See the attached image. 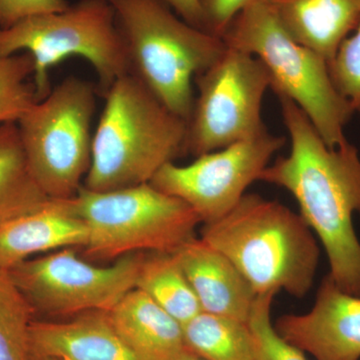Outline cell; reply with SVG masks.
Instances as JSON below:
<instances>
[{
	"label": "cell",
	"instance_id": "obj_1",
	"mask_svg": "<svg viewBox=\"0 0 360 360\" xmlns=\"http://www.w3.org/2000/svg\"><path fill=\"white\" fill-rule=\"evenodd\" d=\"M290 153L265 168L259 181L292 194L300 215L321 239L336 285L360 296V243L352 217L360 214V158L349 141L329 148L292 101L276 96Z\"/></svg>",
	"mask_w": 360,
	"mask_h": 360
},
{
	"label": "cell",
	"instance_id": "obj_2",
	"mask_svg": "<svg viewBox=\"0 0 360 360\" xmlns=\"http://www.w3.org/2000/svg\"><path fill=\"white\" fill-rule=\"evenodd\" d=\"M104 98L85 188L101 193L148 184L163 165L187 153V122L139 77L118 78Z\"/></svg>",
	"mask_w": 360,
	"mask_h": 360
},
{
	"label": "cell",
	"instance_id": "obj_3",
	"mask_svg": "<svg viewBox=\"0 0 360 360\" xmlns=\"http://www.w3.org/2000/svg\"><path fill=\"white\" fill-rule=\"evenodd\" d=\"M201 239L236 265L258 295L309 293L319 260L311 229L276 200L246 193L222 219L203 225Z\"/></svg>",
	"mask_w": 360,
	"mask_h": 360
},
{
	"label": "cell",
	"instance_id": "obj_4",
	"mask_svg": "<svg viewBox=\"0 0 360 360\" xmlns=\"http://www.w3.org/2000/svg\"><path fill=\"white\" fill-rule=\"evenodd\" d=\"M122 32L130 73L188 122L195 77L226 49L224 39L180 18L163 0H108Z\"/></svg>",
	"mask_w": 360,
	"mask_h": 360
},
{
	"label": "cell",
	"instance_id": "obj_5",
	"mask_svg": "<svg viewBox=\"0 0 360 360\" xmlns=\"http://www.w3.org/2000/svg\"><path fill=\"white\" fill-rule=\"evenodd\" d=\"M222 39L227 46L252 54L264 63L269 73L270 89L276 96L292 101L329 148L347 141L345 129L354 112L335 89L328 61L291 39L267 2L240 11Z\"/></svg>",
	"mask_w": 360,
	"mask_h": 360
},
{
	"label": "cell",
	"instance_id": "obj_6",
	"mask_svg": "<svg viewBox=\"0 0 360 360\" xmlns=\"http://www.w3.org/2000/svg\"><path fill=\"white\" fill-rule=\"evenodd\" d=\"M20 51L34 61L33 84L39 101L51 92V68L70 56L92 65L103 96L116 79L130 73L127 46L108 0H79L65 11L37 14L0 30V56Z\"/></svg>",
	"mask_w": 360,
	"mask_h": 360
},
{
	"label": "cell",
	"instance_id": "obj_7",
	"mask_svg": "<svg viewBox=\"0 0 360 360\" xmlns=\"http://www.w3.org/2000/svg\"><path fill=\"white\" fill-rule=\"evenodd\" d=\"M89 231L85 253L113 260L137 252L174 253L195 238L200 217L186 201L150 182L110 191L82 186L66 200Z\"/></svg>",
	"mask_w": 360,
	"mask_h": 360
},
{
	"label": "cell",
	"instance_id": "obj_8",
	"mask_svg": "<svg viewBox=\"0 0 360 360\" xmlns=\"http://www.w3.org/2000/svg\"><path fill=\"white\" fill-rule=\"evenodd\" d=\"M96 87L70 77L18 122L33 176L49 200H70L91 163Z\"/></svg>",
	"mask_w": 360,
	"mask_h": 360
},
{
	"label": "cell",
	"instance_id": "obj_9",
	"mask_svg": "<svg viewBox=\"0 0 360 360\" xmlns=\"http://www.w3.org/2000/svg\"><path fill=\"white\" fill-rule=\"evenodd\" d=\"M198 96L187 122V153L200 156L262 134L269 71L252 54L227 46L221 58L195 77Z\"/></svg>",
	"mask_w": 360,
	"mask_h": 360
},
{
	"label": "cell",
	"instance_id": "obj_10",
	"mask_svg": "<svg viewBox=\"0 0 360 360\" xmlns=\"http://www.w3.org/2000/svg\"><path fill=\"white\" fill-rule=\"evenodd\" d=\"M143 255L131 253L108 266H97L68 248L30 258L8 271L35 314L70 317L110 311L136 288Z\"/></svg>",
	"mask_w": 360,
	"mask_h": 360
},
{
	"label": "cell",
	"instance_id": "obj_11",
	"mask_svg": "<svg viewBox=\"0 0 360 360\" xmlns=\"http://www.w3.org/2000/svg\"><path fill=\"white\" fill-rule=\"evenodd\" d=\"M285 139L269 130L219 150L205 153L187 165L167 163L150 184L186 201L205 224L231 212L252 182L259 181Z\"/></svg>",
	"mask_w": 360,
	"mask_h": 360
},
{
	"label": "cell",
	"instance_id": "obj_12",
	"mask_svg": "<svg viewBox=\"0 0 360 360\" xmlns=\"http://www.w3.org/2000/svg\"><path fill=\"white\" fill-rule=\"evenodd\" d=\"M274 328L286 342L316 360H359L360 296L340 290L328 274L311 310L283 315Z\"/></svg>",
	"mask_w": 360,
	"mask_h": 360
},
{
	"label": "cell",
	"instance_id": "obj_13",
	"mask_svg": "<svg viewBox=\"0 0 360 360\" xmlns=\"http://www.w3.org/2000/svg\"><path fill=\"white\" fill-rule=\"evenodd\" d=\"M174 255L201 311L248 323L257 293L224 253L201 238H193Z\"/></svg>",
	"mask_w": 360,
	"mask_h": 360
},
{
	"label": "cell",
	"instance_id": "obj_14",
	"mask_svg": "<svg viewBox=\"0 0 360 360\" xmlns=\"http://www.w3.org/2000/svg\"><path fill=\"white\" fill-rule=\"evenodd\" d=\"M89 231L66 200H49L35 212L0 224V269L11 270L39 253L84 248Z\"/></svg>",
	"mask_w": 360,
	"mask_h": 360
},
{
	"label": "cell",
	"instance_id": "obj_15",
	"mask_svg": "<svg viewBox=\"0 0 360 360\" xmlns=\"http://www.w3.org/2000/svg\"><path fill=\"white\" fill-rule=\"evenodd\" d=\"M34 360H137L111 323L108 311H89L65 321H33Z\"/></svg>",
	"mask_w": 360,
	"mask_h": 360
},
{
	"label": "cell",
	"instance_id": "obj_16",
	"mask_svg": "<svg viewBox=\"0 0 360 360\" xmlns=\"http://www.w3.org/2000/svg\"><path fill=\"white\" fill-rule=\"evenodd\" d=\"M269 6L291 39L328 63L360 20V0H269Z\"/></svg>",
	"mask_w": 360,
	"mask_h": 360
},
{
	"label": "cell",
	"instance_id": "obj_17",
	"mask_svg": "<svg viewBox=\"0 0 360 360\" xmlns=\"http://www.w3.org/2000/svg\"><path fill=\"white\" fill-rule=\"evenodd\" d=\"M108 315L137 360H174L186 350L182 324L139 288L123 296Z\"/></svg>",
	"mask_w": 360,
	"mask_h": 360
},
{
	"label": "cell",
	"instance_id": "obj_18",
	"mask_svg": "<svg viewBox=\"0 0 360 360\" xmlns=\"http://www.w3.org/2000/svg\"><path fill=\"white\" fill-rule=\"evenodd\" d=\"M49 200L33 176L18 122L0 124V224Z\"/></svg>",
	"mask_w": 360,
	"mask_h": 360
},
{
	"label": "cell",
	"instance_id": "obj_19",
	"mask_svg": "<svg viewBox=\"0 0 360 360\" xmlns=\"http://www.w3.org/2000/svg\"><path fill=\"white\" fill-rule=\"evenodd\" d=\"M184 326L201 307L174 253L144 252L136 288Z\"/></svg>",
	"mask_w": 360,
	"mask_h": 360
},
{
	"label": "cell",
	"instance_id": "obj_20",
	"mask_svg": "<svg viewBox=\"0 0 360 360\" xmlns=\"http://www.w3.org/2000/svg\"><path fill=\"white\" fill-rule=\"evenodd\" d=\"M186 349L205 360H258L257 340L250 324L201 314L184 324Z\"/></svg>",
	"mask_w": 360,
	"mask_h": 360
},
{
	"label": "cell",
	"instance_id": "obj_21",
	"mask_svg": "<svg viewBox=\"0 0 360 360\" xmlns=\"http://www.w3.org/2000/svg\"><path fill=\"white\" fill-rule=\"evenodd\" d=\"M35 311L14 283L0 269V360H34L32 326Z\"/></svg>",
	"mask_w": 360,
	"mask_h": 360
},
{
	"label": "cell",
	"instance_id": "obj_22",
	"mask_svg": "<svg viewBox=\"0 0 360 360\" xmlns=\"http://www.w3.org/2000/svg\"><path fill=\"white\" fill-rule=\"evenodd\" d=\"M33 73L34 61L27 52L0 56V124L18 122L39 103Z\"/></svg>",
	"mask_w": 360,
	"mask_h": 360
},
{
	"label": "cell",
	"instance_id": "obj_23",
	"mask_svg": "<svg viewBox=\"0 0 360 360\" xmlns=\"http://www.w3.org/2000/svg\"><path fill=\"white\" fill-rule=\"evenodd\" d=\"M276 295H258L248 319L257 342L258 360H307L304 352L286 342L272 324L270 311Z\"/></svg>",
	"mask_w": 360,
	"mask_h": 360
},
{
	"label": "cell",
	"instance_id": "obj_24",
	"mask_svg": "<svg viewBox=\"0 0 360 360\" xmlns=\"http://www.w3.org/2000/svg\"><path fill=\"white\" fill-rule=\"evenodd\" d=\"M328 70L335 89L360 115V20L329 61Z\"/></svg>",
	"mask_w": 360,
	"mask_h": 360
},
{
	"label": "cell",
	"instance_id": "obj_25",
	"mask_svg": "<svg viewBox=\"0 0 360 360\" xmlns=\"http://www.w3.org/2000/svg\"><path fill=\"white\" fill-rule=\"evenodd\" d=\"M205 18V30L222 39L232 20L246 7L269 0H200Z\"/></svg>",
	"mask_w": 360,
	"mask_h": 360
},
{
	"label": "cell",
	"instance_id": "obj_26",
	"mask_svg": "<svg viewBox=\"0 0 360 360\" xmlns=\"http://www.w3.org/2000/svg\"><path fill=\"white\" fill-rule=\"evenodd\" d=\"M68 6L66 0H0V30L37 14L65 11Z\"/></svg>",
	"mask_w": 360,
	"mask_h": 360
},
{
	"label": "cell",
	"instance_id": "obj_27",
	"mask_svg": "<svg viewBox=\"0 0 360 360\" xmlns=\"http://www.w3.org/2000/svg\"><path fill=\"white\" fill-rule=\"evenodd\" d=\"M163 1L187 23L205 30V18H203L200 0H163Z\"/></svg>",
	"mask_w": 360,
	"mask_h": 360
},
{
	"label": "cell",
	"instance_id": "obj_28",
	"mask_svg": "<svg viewBox=\"0 0 360 360\" xmlns=\"http://www.w3.org/2000/svg\"><path fill=\"white\" fill-rule=\"evenodd\" d=\"M174 360H205L201 359L198 355L194 354L193 352H189L188 349L184 350Z\"/></svg>",
	"mask_w": 360,
	"mask_h": 360
},
{
	"label": "cell",
	"instance_id": "obj_29",
	"mask_svg": "<svg viewBox=\"0 0 360 360\" xmlns=\"http://www.w3.org/2000/svg\"><path fill=\"white\" fill-rule=\"evenodd\" d=\"M42 360H59V359H51V357H47V359H44Z\"/></svg>",
	"mask_w": 360,
	"mask_h": 360
}]
</instances>
